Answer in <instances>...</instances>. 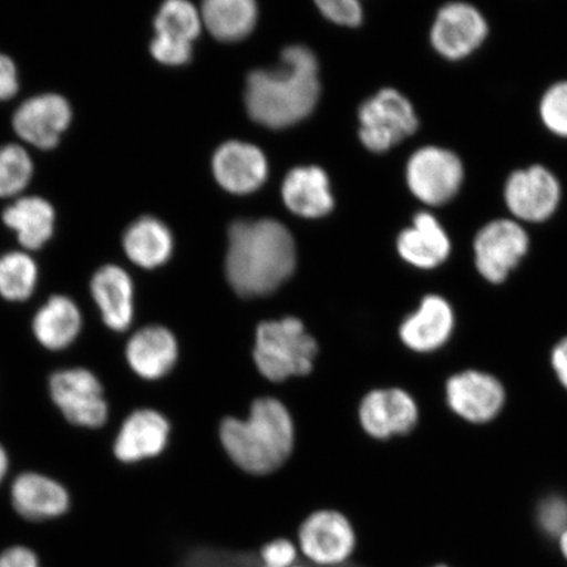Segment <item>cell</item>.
Listing matches in <instances>:
<instances>
[{
    "mask_svg": "<svg viewBox=\"0 0 567 567\" xmlns=\"http://www.w3.org/2000/svg\"><path fill=\"white\" fill-rule=\"evenodd\" d=\"M200 13L203 25L224 42L244 40L258 20V7L252 0H208Z\"/></svg>",
    "mask_w": 567,
    "mask_h": 567,
    "instance_id": "d4e9b609",
    "label": "cell"
},
{
    "mask_svg": "<svg viewBox=\"0 0 567 567\" xmlns=\"http://www.w3.org/2000/svg\"><path fill=\"white\" fill-rule=\"evenodd\" d=\"M281 195L286 207L302 218L323 217L334 208L329 176L316 166L293 168L282 183Z\"/></svg>",
    "mask_w": 567,
    "mask_h": 567,
    "instance_id": "7402d4cb",
    "label": "cell"
},
{
    "mask_svg": "<svg viewBox=\"0 0 567 567\" xmlns=\"http://www.w3.org/2000/svg\"><path fill=\"white\" fill-rule=\"evenodd\" d=\"M280 63L275 70L252 71L245 90L248 115L271 130L302 122L315 111L321 92L318 62L310 49L289 47Z\"/></svg>",
    "mask_w": 567,
    "mask_h": 567,
    "instance_id": "7a4b0ae2",
    "label": "cell"
},
{
    "mask_svg": "<svg viewBox=\"0 0 567 567\" xmlns=\"http://www.w3.org/2000/svg\"><path fill=\"white\" fill-rule=\"evenodd\" d=\"M396 250L410 266L434 269L450 258L452 244L437 218L429 212H421L414 217L413 225L400 234Z\"/></svg>",
    "mask_w": 567,
    "mask_h": 567,
    "instance_id": "ffe728a7",
    "label": "cell"
},
{
    "mask_svg": "<svg viewBox=\"0 0 567 567\" xmlns=\"http://www.w3.org/2000/svg\"><path fill=\"white\" fill-rule=\"evenodd\" d=\"M488 24L473 4L452 2L439 10L431 28V44L449 61H460L485 44Z\"/></svg>",
    "mask_w": 567,
    "mask_h": 567,
    "instance_id": "8fae6325",
    "label": "cell"
},
{
    "mask_svg": "<svg viewBox=\"0 0 567 567\" xmlns=\"http://www.w3.org/2000/svg\"><path fill=\"white\" fill-rule=\"evenodd\" d=\"M258 558L266 567H293L300 563V550L289 538H275L260 548Z\"/></svg>",
    "mask_w": 567,
    "mask_h": 567,
    "instance_id": "d6a6232c",
    "label": "cell"
},
{
    "mask_svg": "<svg viewBox=\"0 0 567 567\" xmlns=\"http://www.w3.org/2000/svg\"><path fill=\"white\" fill-rule=\"evenodd\" d=\"M537 523L545 535L561 536L567 527V502L559 496L544 499L537 508Z\"/></svg>",
    "mask_w": 567,
    "mask_h": 567,
    "instance_id": "1f68e13d",
    "label": "cell"
},
{
    "mask_svg": "<svg viewBox=\"0 0 567 567\" xmlns=\"http://www.w3.org/2000/svg\"><path fill=\"white\" fill-rule=\"evenodd\" d=\"M296 268L293 237L275 219L231 226L225 272L234 292L246 299L272 295Z\"/></svg>",
    "mask_w": 567,
    "mask_h": 567,
    "instance_id": "6da1fadb",
    "label": "cell"
},
{
    "mask_svg": "<svg viewBox=\"0 0 567 567\" xmlns=\"http://www.w3.org/2000/svg\"><path fill=\"white\" fill-rule=\"evenodd\" d=\"M212 169L225 190L234 195H247L264 186L268 176V162L259 147L243 141H229L213 155Z\"/></svg>",
    "mask_w": 567,
    "mask_h": 567,
    "instance_id": "4fadbf2b",
    "label": "cell"
},
{
    "mask_svg": "<svg viewBox=\"0 0 567 567\" xmlns=\"http://www.w3.org/2000/svg\"><path fill=\"white\" fill-rule=\"evenodd\" d=\"M172 425L154 409H138L126 417L113 444V453L125 464L158 457L166 451Z\"/></svg>",
    "mask_w": 567,
    "mask_h": 567,
    "instance_id": "5bb4252c",
    "label": "cell"
},
{
    "mask_svg": "<svg viewBox=\"0 0 567 567\" xmlns=\"http://www.w3.org/2000/svg\"><path fill=\"white\" fill-rule=\"evenodd\" d=\"M473 248L474 261L482 278L501 284L526 257L529 237L514 218L493 219L477 233Z\"/></svg>",
    "mask_w": 567,
    "mask_h": 567,
    "instance_id": "9c48e42d",
    "label": "cell"
},
{
    "mask_svg": "<svg viewBox=\"0 0 567 567\" xmlns=\"http://www.w3.org/2000/svg\"><path fill=\"white\" fill-rule=\"evenodd\" d=\"M49 393L62 415L78 427L101 429L109 421L102 382L86 368L54 372L49 379Z\"/></svg>",
    "mask_w": 567,
    "mask_h": 567,
    "instance_id": "ba28073f",
    "label": "cell"
},
{
    "mask_svg": "<svg viewBox=\"0 0 567 567\" xmlns=\"http://www.w3.org/2000/svg\"><path fill=\"white\" fill-rule=\"evenodd\" d=\"M10 460L9 455H7V451L3 449V445L0 444V485H2L3 480L9 473Z\"/></svg>",
    "mask_w": 567,
    "mask_h": 567,
    "instance_id": "f35d334b",
    "label": "cell"
},
{
    "mask_svg": "<svg viewBox=\"0 0 567 567\" xmlns=\"http://www.w3.org/2000/svg\"><path fill=\"white\" fill-rule=\"evenodd\" d=\"M0 567H40V563L31 549L12 547L0 556Z\"/></svg>",
    "mask_w": 567,
    "mask_h": 567,
    "instance_id": "8d00e7d4",
    "label": "cell"
},
{
    "mask_svg": "<svg viewBox=\"0 0 567 567\" xmlns=\"http://www.w3.org/2000/svg\"><path fill=\"white\" fill-rule=\"evenodd\" d=\"M538 112L550 133L567 138V81L555 83L545 91Z\"/></svg>",
    "mask_w": 567,
    "mask_h": 567,
    "instance_id": "4dcf8cb0",
    "label": "cell"
},
{
    "mask_svg": "<svg viewBox=\"0 0 567 567\" xmlns=\"http://www.w3.org/2000/svg\"><path fill=\"white\" fill-rule=\"evenodd\" d=\"M551 364L558 375L559 381L567 388V338L559 342L551 353Z\"/></svg>",
    "mask_w": 567,
    "mask_h": 567,
    "instance_id": "74e56055",
    "label": "cell"
},
{
    "mask_svg": "<svg viewBox=\"0 0 567 567\" xmlns=\"http://www.w3.org/2000/svg\"><path fill=\"white\" fill-rule=\"evenodd\" d=\"M446 401L464 420L484 423L499 413L505 403V389L491 374L466 371L450 379Z\"/></svg>",
    "mask_w": 567,
    "mask_h": 567,
    "instance_id": "9a60e30c",
    "label": "cell"
},
{
    "mask_svg": "<svg viewBox=\"0 0 567 567\" xmlns=\"http://www.w3.org/2000/svg\"><path fill=\"white\" fill-rule=\"evenodd\" d=\"M317 6L332 23L358 27L363 21V9L357 0H321Z\"/></svg>",
    "mask_w": 567,
    "mask_h": 567,
    "instance_id": "836d02e7",
    "label": "cell"
},
{
    "mask_svg": "<svg viewBox=\"0 0 567 567\" xmlns=\"http://www.w3.org/2000/svg\"><path fill=\"white\" fill-rule=\"evenodd\" d=\"M70 122L69 103L55 94L30 99L19 106L12 120L13 130L21 138L44 151L59 145Z\"/></svg>",
    "mask_w": 567,
    "mask_h": 567,
    "instance_id": "2e32d148",
    "label": "cell"
},
{
    "mask_svg": "<svg viewBox=\"0 0 567 567\" xmlns=\"http://www.w3.org/2000/svg\"><path fill=\"white\" fill-rule=\"evenodd\" d=\"M124 248L134 265L153 269L165 265L172 257V231L157 218L144 217L130 226L124 236Z\"/></svg>",
    "mask_w": 567,
    "mask_h": 567,
    "instance_id": "cb8c5ba5",
    "label": "cell"
},
{
    "mask_svg": "<svg viewBox=\"0 0 567 567\" xmlns=\"http://www.w3.org/2000/svg\"><path fill=\"white\" fill-rule=\"evenodd\" d=\"M318 343L297 317L268 319L255 330L252 359L268 381L284 382L313 371Z\"/></svg>",
    "mask_w": 567,
    "mask_h": 567,
    "instance_id": "277c9868",
    "label": "cell"
},
{
    "mask_svg": "<svg viewBox=\"0 0 567 567\" xmlns=\"http://www.w3.org/2000/svg\"><path fill=\"white\" fill-rule=\"evenodd\" d=\"M19 90L17 68L9 56L0 53V101H9Z\"/></svg>",
    "mask_w": 567,
    "mask_h": 567,
    "instance_id": "d590c367",
    "label": "cell"
},
{
    "mask_svg": "<svg viewBox=\"0 0 567 567\" xmlns=\"http://www.w3.org/2000/svg\"><path fill=\"white\" fill-rule=\"evenodd\" d=\"M91 295L106 328L124 332L134 318V288L131 276L117 266H104L91 280Z\"/></svg>",
    "mask_w": 567,
    "mask_h": 567,
    "instance_id": "44dd1931",
    "label": "cell"
},
{
    "mask_svg": "<svg viewBox=\"0 0 567 567\" xmlns=\"http://www.w3.org/2000/svg\"><path fill=\"white\" fill-rule=\"evenodd\" d=\"M38 266L30 255H3L0 257V296L12 302L30 299L38 284Z\"/></svg>",
    "mask_w": 567,
    "mask_h": 567,
    "instance_id": "83f0119b",
    "label": "cell"
},
{
    "mask_svg": "<svg viewBox=\"0 0 567 567\" xmlns=\"http://www.w3.org/2000/svg\"><path fill=\"white\" fill-rule=\"evenodd\" d=\"M360 427L375 441L409 434L420 410L413 396L400 388L373 389L361 399L358 409Z\"/></svg>",
    "mask_w": 567,
    "mask_h": 567,
    "instance_id": "7c38bea8",
    "label": "cell"
},
{
    "mask_svg": "<svg viewBox=\"0 0 567 567\" xmlns=\"http://www.w3.org/2000/svg\"><path fill=\"white\" fill-rule=\"evenodd\" d=\"M3 221L17 231L21 245L39 250L52 237L54 209L44 198L24 197L4 210Z\"/></svg>",
    "mask_w": 567,
    "mask_h": 567,
    "instance_id": "484cf974",
    "label": "cell"
},
{
    "mask_svg": "<svg viewBox=\"0 0 567 567\" xmlns=\"http://www.w3.org/2000/svg\"><path fill=\"white\" fill-rule=\"evenodd\" d=\"M465 179L463 161L450 148L424 146L411 155L406 182L417 200L441 207L455 198Z\"/></svg>",
    "mask_w": 567,
    "mask_h": 567,
    "instance_id": "52a82bcc",
    "label": "cell"
},
{
    "mask_svg": "<svg viewBox=\"0 0 567 567\" xmlns=\"http://www.w3.org/2000/svg\"><path fill=\"white\" fill-rule=\"evenodd\" d=\"M33 165L23 147L6 145L0 147V197L21 193L30 183Z\"/></svg>",
    "mask_w": 567,
    "mask_h": 567,
    "instance_id": "f1b7e54d",
    "label": "cell"
},
{
    "mask_svg": "<svg viewBox=\"0 0 567 567\" xmlns=\"http://www.w3.org/2000/svg\"><path fill=\"white\" fill-rule=\"evenodd\" d=\"M432 567H450V566H446V565H435V566H432Z\"/></svg>",
    "mask_w": 567,
    "mask_h": 567,
    "instance_id": "60d3db41",
    "label": "cell"
},
{
    "mask_svg": "<svg viewBox=\"0 0 567 567\" xmlns=\"http://www.w3.org/2000/svg\"><path fill=\"white\" fill-rule=\"evenodd\" d=\"M561 194L557 176L540 165L516 169L503 190L507 209L520 224L547 221L557 212Z\"/></svg>",
    "mask_w": 567,
    "mask_h": 567,
    "instance_id": "30bf717a",
    "label": "cell"
},
{
    "mask_svg": "<svg viewBox=\"0 0 567 567\" xmlns=\"http://www.w3.org/2000/svg\"><path fill=\"white\" fill-rule=\"evenodd\" d=\"M179 567H266L260 564L258 555L246 551H230L224 549L198 548L190 551L183 559ZM293 567H316L305 561L296 564ZM342 567H364L347 564Z\"/></svg>",
    "mask_w": 567,
    "mask_h": 567,
    "instance_id": "f546056e",
    "label": "cell"
},
{
    "mask_svg": "<svg viewBox=\"0 0 567 567\" xmlns=\"http://www.w3.org/2000/svg\"><path fill=\"white\" fill-rule=\"evenodd\" d=\"M218 436L226 455L240 471L267 476L292 456L296 425L286 403L275 396H260L246 417L226 416Z\"/></svg>",
    "mask_w": 567,
    "mask_h": 567,
    "instance_id": "3957f363",
    "label": "cell"
},
{
    "mask_svg": "<svg viewBox=\"0 0 567 567\" xmlns=\"http://www.w3.org/2000/svg\"><path fill=\"white\" fill-rule=\"evenodd\" d=\"M297 548L310 565L342 567L350 564L358 548L357 530L349 517L338 509H317L300 524Z\"/></svg>",
    "mask_w": 567,
    "mask_h": 567,
    "instance_id": "8992f818",
    "label": "cell"
},
{
    "mask_svg": "<svg viewBox=\"0 0 567 567\" xmlns=\"http://www.w3.org/2000/svg\"><path fill=\"white\" fill-rule=\"evenodd\" d=\"M11 502L16 512L24 519L42 522L66 514L70 495L60 482L44 474L27 472L13 480Z\"/></svg>",
    "mask_w": 567,
    "mask_h": 567,
    "instance_id": "d6986e66",
    "label": "cell"
},
{
    "mask_svg": "<svg viewBox=\"0 0 567 567\" xmlns=\"http://www.w3.org/2000/svg\"><path fill=\"white\" fill-rule=\"evenodd\" d=\"M455 316L449 301L437 295L425 296L420 308L403 319L400 339L409 350L429 353L441 349L452 336Z\"/></svg>",
    "mask_w": 567,
    "mask_h": 567,
    "instance_id": "ac0fdd59",
    "label": "cell"
},
{
    "mask_svg": "<svg viewBox=\"0 0 567 567\" xmlns=\"http://www.w3.org/2000/svg\"><path fill=\"white\" fill-rule=\"evenodd\" d=\"M151 51L155 60L168 66H181L187 63L193 55V45L181 44L172 40L155 35Z\"/></svg>",
    "mask_w": 567,
    "mask_h": 567,
    "instance_id": "e575fe53",
    "label": "cell"
},
{
    "mask_svg": "<svg viewBox=\"0 0 567 567\" xmlns=\"http://www.w3.org/2000/svg\"><path fill=\"white\" fill-rule=\"evenodd\" d=\"M559 550L567 563V527L563 532L561 536L558 537Z\"/></svg>",
    "mask_w": 567,
    "mask_h": 567,
    "instance_id": "ab89813d",
    "label": "cell"
},
{
    "mask_svg": "<svg viewBox=\"0 0 567 567\" xmlns=\"http://www.w3.org/2000/svg\"><path fill=\"white\" fill-rule=\"evenodd\" d=\"M83 328L78 305L66 296H52L35 313L32 330L49 351H62L75 342Z\"/></svg>",
    "mask_w": 567,
    "mask_h": 567,
    "instance_id": "603a6c76",
    "label": "cell"
},
{
    "mask_svg": "<svg viewBox=\"0 0 567 567\" xmlns=\"http://www.w3.org/2000/svg\"><path fill=\"white\" fill-rule=\"evenodd\" d=\"M360 141L368 151L385 153L417 131L413 104L400 91L384 89L360 106Z\"/></svg>",
    "mask_w": 567,
    "mask_h": 567,
    "instance_id": "5b68a950",
    "label": "cell"
},
{
    "mask_svg": "<svg viewBox=\"0 0 567 567\" xmlns=\"http://www.w3.org/2000/svg\"><path fill=\"white\" fill-rule=\"evenodd\" d=\"M179 342L165 326L151 324L127 340L125 358L142 380L157 381L172 372L179 360Z\"/></svg>",
    "mask_w": 567,
    "mask_h": 567,
    "instance_id": "e0dca14e",
    "label": "cell"
},
{
    "mask_svg": "<svg viewBox=\"0 0 567 567\" xmlns=\"http://www.w3.org/2000/svg\"><path fill=\"white\" fill-rule=\"evenodd\" d=\"M154 27L159 38L193 45L202 31V13L186 0H168L161 7Z\"/></svg>",
    "mask_w": 567,
    "mask_h": 567,
    "instance_id": "4316f807",
    "label": "cell"
}]
</instances>
